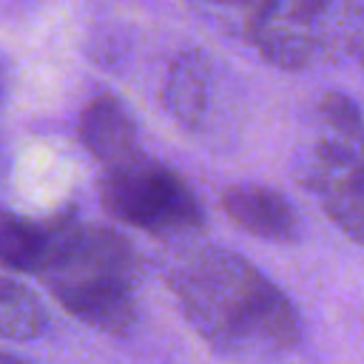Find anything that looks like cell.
<instances>
[{"instance_id": "8fae6325", "label": "cell", "mask_w": 364, "mask_h": 364, "mask_svg": "<svg viewBox=\"0 0 364 364\" xmlns=\"http://www.w3.org/2000/svg\"><path fill=\"white\" fill-rule=\"evenodd\" d=\"M196 3H202L208 11H213L222 23H230L236 28V34H242V37H247V31L256 26V20L270 6V0H196Z\"/></svg>"}, {"instance_id": "6da1fadb", "label": "cell", "mask_w": 364, "mask_h": 364, "mask_svg": "<svg viewBox=\"0 0 364 364\" xmlns=\"http://www.w3.org/2000/svg\"><path fill=\"white\" fill-rule=\"evenodd\" d=\"M168 284L188 324L222 355L270 358L301 341L290 299L245 256L193 247L168 270Z\"/></svg>"}, {"instance_id": "30bf717a", "label": "cell", "mask_w": 364, "mask_h": 364, "mask_svg": "<svg viewBox=\"0 0 364 364\" xmlns=\"http://www.w3.org/2000/svg\"><path fill=\"white\" fill-rule=\"evenodd\" d=\"M48 324V310L34 290L0 276V338L28 341L37 338Z\"/></svg>"}, {"instance_id": "7a4b0ae2", "label": "cell", "mask_w": 364, "mask_h": 364, "mask_svg": "<svg viewBox=\"0 0 364 364\" xmlns=\"http://www.w3.org/2000/svg\"><path fill=\"white\" fill-rule=\"evenodd\" d=\"M37 276L65 313L94 330L125 336L136 324L139 262L134 245L114 228L57 216Z\"/></svg>"}, {"instance_id": "4fadbf2b", "label": "cell", "mask_w": 364, "mask_h": 364, "mask_svg": "<svg viewBox=\"0 0 364 364\" xmlns=\"http://www.w3.org/2000/svg\"><path fill=\"white\" fill-rule=\"evenodd\" d=\"M0 361H17V355H11V353H3V350H0Z\"/></svg>"}, {"instance_id": "52a82bcc", "label": "cell", "mask_w": 364, "mask_h": 364, "mask_svg": "<svg viewBox=\"0 0 364 364\" xmlns=\"http://www.w3.org/2000/svg\"><path fill=\"white\" fill-rule=\"evenodd\" d=\"M80 139L102 168L122 165L142 154L134 117L128 114L122 100L108 91L85 102L80 114Z\"/></svg>"}, {"instance_id": "7c38bea8", "label": "cell", "mask_w": 364, "mask_h": 364, "mask_svg": "<svg viewBox=\"0 0 364 364\" xmlns=\"http://www.w3.org/2000/svg\"><path fill=\"white\" fill-rule=\"evenodd\" d=\"M344 37L364 65V0H344Z\"/></svg>"}, {"instance_id": "9c48e42d", "label": "cell", "mask_w": 364, "mask_h": 364, "mask_svg": "<svg viewBox=\"0 0 364 364\" xmlns=\"http://www.w3.org/2000/svg\"><path fill=\"white\" fill-rule=\"evenodd\" d=\"M54 219H31L11 210H0V267L14 273H34L54 239Z\"/></svg>"}, {"instance_id": "3957f363", "label": "cell", "mask_w": 364, "mask_h": 364, "mask_svg": "<svg viewBox=\"0 0 364 364\" xmlns=\"http://www.w3.org/2000/svg\"><path fill=\"white\" fill-rule=\"evenodd\" d=\"M304 185L324 213L364 245V114L347 94L330 91L318 100Z\"/></svg>"}, {"instance_id": "277c9868", "label": "cell", "mask_w": 364, "mask_h": 364, "mask_svg": "<svg viewBox=\"0 0 364 364\" xmlns=\"http://www.w3.org/2000/svg\"><path fill=\"white\" fill-rule=\"evenodd\" d=\"M100 199L114 219L162 239L188 236L205 225L202 202L188 182L145 154L105 168Z\"/></svg>"}, {"instance_id": "ba28073f", "label": "cell", "mask_w": 364, "mask_h": 364, "mask_svg": "<svg viewBox=\"0 0 364 364\" xmlns=\"http://www.w3.org/2000/svg\"><path fill=\"white\" fill-rule=\"evenodd\" d=\"M210 85H213V65L208 54H202L199 48H185L171 60L165 80V100L171 114L185 128H196L208 114Z\"/></svg>"}, {"instance_id": "5b68a950", "label": "cell", "mask_w": 364, "mask_h": 364, "mask_svg": "<svg viewBox=\"0 0 364 364\" xmlns=\"http://www.w3.org/2000/svg\"><path fill=\"white\" fill-rule=\"evenodd\" d=\"M344 31V0H270L247 43L276 68L301 71Z\"/></svg>"}, {"instance_id": "8992f818", "label": "cell", "mask_w": 364, "mask_h": 364, "mask_svg": "<svg viewBox=\"0 0 364 364\" xmlns=\"http://www.w3.org/2000/svg\"><path fill=\"white\" fill-rule=\"evenodd\" d=\"M222 210L233 225L245 233L267 239V242H296L301 233V222L296 208L273 188L264 185H230L222 191Z\"/></svg>"}]
</instances>
